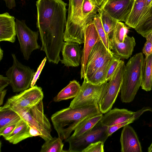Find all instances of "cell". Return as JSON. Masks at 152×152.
I'll return each mask as SVG.
<instances>
[{"label": "cell", "instance_id": "6da1fadb", "mask_svg": "<svg viewBox=\"0 0 152 152\" xmlns=\"http://www.w3.org/2000/svg\"><path fill=\"white\" fill-rule=\"evenodd\" d=\"M62 0H37V27L42 42L40 50L49 62L57 64L66 23V6Z\"/></svg>", "mask_w": 152, "mask_h": 152}, {"label": "cell", "instance_id": "7a4b0ae2", "mask_svg": "<svg viewBox=\"0 0 152 152\" xmlns=\"http://www.w3.org/2000/svg\"><path fill=\"white\" fill-rule=\"evenodd\" d=\"M102 113L95 105L75 108L69 106L54 113L51 120L58 137L63 141L69 138L84 120Z\"/></svg>", "mask_w": 152, "mask_h": 152}, {"label": "cell", "instance_id": "3957f363", "mask_svg": "<svg viewBox=\"0 0 152 152\" xmlns=\"http://www.w3.org/2000/svg\"><path fill=\"white\" fill-rule=\"evenodd\" d=\"M143 59V53H138L131 57L125 65L120 90L123 102H132L141 86Z\"/></svg>", "mask_w": 152, "mask_h": 152}, {"label": "cell", "instance_id": "277c9868", "mask_svg": "<svg viewBox=\"0 0 152 152\" xmlns=\"http://www.w3.org/2000/svg\"><path fill=\"white\" fill-rule=\"evenodd\" d=\"M83 0H69L68 15L64 34V42L84 43L86 26L92 20L83 19L82 7Z\"/></svg>", "mask_w": 152, "mask_h": 152}, {"label": "cell", "instance_id": "5b68a950", "mask_svg": "<svg viewBox=\"0 0 152 152\" xmlns=\"http://www.w3.org/2000/svg\"><path fill=\"white\" fill-rule=\"evenodd\" d=\"M43 97L42 88L34 86L9 98L4 104L0 107V110H11L19 114L42 100Z\"/></svg>", "mask_w": 152, "mask_h": 152}, {"label": "cell", "instance_id": "8992f818", "mask_svg": "<svg viewBox=\"0 0 152 152\" xmlns=\"http://www.w3.org/2000/svg\"><path fill=\"white\" fill-rule=\"evenodd\" d=\"M108 126L103 125L99 121L91 129L78 137L70 136L65 141L69 143L67 152H82L91 144L98 141L104 143L109 136Z\"/></svg>", "mask_w": 152, "mask_h": 152}, {"label": "cell", "instance_id": "52a82bcc", "mask_svg": "<svg viewBox=\"0 0 152 152\" xmlns=\"http://www.w3.org/2000/svg\"><path fill=\"white\" fill-rule=\"evenodd\" d=\"M107 83L106 82L100 85H94L84 78L78 94L72 101L69 106L75 108L95 105L99 107Z\"/></svg>", "mask_w": 152, "mask_h": 152}, {"label": "cell", "instance_id": "ba28073f", "mask_svg": "<svg viewBox=\"0 0 152 152\" xmlns=\"http://www.w3.org/2000/svg\"><path fill=\"white\" fill-rule=\"evenodd\" d=\"M29 125L37 128L41 134L45 141L51 139V125L44 113L42 100L31 107L26 109L19 114Z\"/></svg>", "mask_w": 152, "mask_h": 152}, {"label": "cell", "instance_id": "9c48e42d", "mask_svg": "<svg viewBox=\"0 0 152 152\" xmlns=\"http://www.w3.org/2000/svg\"><path fill=\"white\" fill-rule=\"evenodd\" d=\"M13 64L6 72L14 92H22L29 88L35 73L34 69L20 63L14 54H12Z\"/></svg>", "mask_w": 152, "mask_h": 152}, {"label": "cell", "instance_id": "30bf717a", "mask_svg": "<svg viewBox=\"0 0 152 152\" xmlns=\"http://www.w3.org/2000/svg\"><path fill=\"white\" fill-rule=\"evenodd\" d=\"M125 69L124 62L121 60L111 79L107 83L105 92L99 105L102 114L111 108L120 91Z\"/></svg>", "mask_w": 152, "mask_h": 152}, {"label": "cell", "instance_id": "8fae6325", "mask_svg": "<svg viewBox=\"0 0 152 152\" xmlns=\"http://www.w3.org/2000/svg\"><path fill=\"white\" fill-rule=\"evenodd\" d=\"M16 35L20 50L25 59L28 60L32 52L39 49L37 43L39 32L32 30L26 25L25 20L16 19Z\"/></svg>", "mask_w": 152, "mask_h": 152}, {"label": "cell", "instance_id": "7c38bea8", "mask_svg": "<svg viewBox=\"0 0 152 152\" xmlns=\"http://www.w3.org/2000/svg\"><path fill=\"white\" fill-rule=\"evenodd\" d=\"M114 57L112 52L109 51L101 40H99L94 46L89 55L85 78L87 79L89 78Z\"/></svg>", "mask_w": 152, "mask_h": 152}, {"label": "cell", "instance_id": "4fadbf2b", "mask_svg": "<svg viewBox=\"0 0 152 152\" xmlns=\"http://www.w3.org/2000/svg\"><path fill=\"white\" fill-rule=\"evenodd\" d=\"M134 0H106L100 7L118 21H127Z\"/></svg>", "mask_w": 152, "mask_h": 152}, {"label": "cell", "instance_id": "5bb4252c", "mask_svg": "<svg viewBox=\"0 0 152 152\" xmlns=\"http://www.w3.org/2000/svg\"><path fill=\"white\" fill-rule=\"evenodd\" d=\"M99 40L100 38L93 19L86 24L85 29L84 47L81 63V79L86 77V66L89 55L94 46Z\"/></svg>", "mask_w": 152, "mask_h": 152}, {"label": "cell", "instance_id": "9a60e30c", "mask_svg": "<svg viewBox=\"0 0 152 152\" xmlns=\"http://www.w3.org/2000/svg\"><path fill=\"white\" fill-rule=\"evenodd\" d=\"M79 44L70 42H64L61 50L62 64L66 67H77L81 63L82 51Z\"/></svg>", "mask_w": 152, "mask_h": 152}, {"label": "cell", "instance_id": "2e32d148", "mask_svg": "<svg viewBox=\"0 0 152 152\" xmlns=\"http://www.w3.org/2000/svg\"><path fill=\"white\" fill-rule=\"evenodd\" d=\"M121 152H142V148L137 135L129 124L123 127L120 138Z\"/></svg>", "mask_w": 152, "mask_h": 152}, {"label": "cell", "instance_id": "e0dca14e", "mask_svg": "<svg viewBox=\"0 0 152 152\" xmlns=\"http://www.w3.org/2000/svg\"><path fill=\"white\" fill-rule=\"evenodd\" d=\"M139 111L134 112L126 109L115 108L104 113L100 121L107 126H113L132 118L137 114Z\"/></svg>", "mask_w": 152, "mask_h": 152}, {"label": "cell", "instance_id": "ac0fdd59", "mask_svg": "<svg viewBox=\"0 0 152 152\" xmlns=\"http://www.w3.org/2000/svg\"><path fill=\"white\" fill-rule=\"evenodd\" d=\"M15 18L7 12L0 15V41L14 43L16 33Z\"/></svg>", "mask_w": 152, "mask_h": 152}, {"label": "cell", "instance_id": "d6986e66", "mask_svg": "<svg viewBox=\"0 0 152 152\" xmlns=\"http://www.w3.org/2000/svg\"><path fill=\"white\" fill-rule=\"evenodd\" d=\"M111 50L114 56L120 59H128L132 54L135 45L133 37L127 36L123 42H118L110 39Z\"/></svg>", "mask_w": 152, "mask_h": 152}, {"label": "cell", "instance_id": "ffe728a7", "mask_svg": "<svg viewBox=\"0 0 152 152\" xmlns=\"http://www.w3.org/2000/svg\"><path fill=\"white\" fill-rule=\"evenodd\" d=\"M147 10L146 0H134L132 10L125 24L129 27L135 28Z\"/></svg>", "mask_w": 152, "mask_h": 152}, {"label": "cell", "instance_id": "44dd1931", "mask_svg": "<svg viewBox=\"0 0 152 152\" xmlns=\"http://www.w3.org/2000/svg\"><path fill=\"white\" fill-rule=\"evenodd\" d=\"M28 124L22 118L16 124L13 131L6 140L13 144H17L27 138L32 137L29 133Z\"/></svg>", "mask_w": 152, "mask_h": 152}, {"label": "cell", "instance_id": "7402d4cb", "mask_svg": "<svg viewBox=\"0 0 152 152\" xmlns=\"http://www.w3.org/2000/svg\"><path fill=\"white\" fill-rule=\"evenodd\" d=\"M142 88L147 91L152 88V53L144 58L143 63L141 84Z\"/></svg>", "mask_w": 152, "mask_h": 152}, {"label": "cell", "instance_id": "603a6c76", "mask_svg": "<svg viewBox=\"0 0 152 152\" xmlns=\"http://www.w3.org/2000/svg\"><path fill=\"white\" fill-rule=\"evenodd\" d=\"M81 86L78 82L74 80L60 91L53 98L55 102L74 98L78 94Z\"/></svg>", "mask_w": 152, "mask_h": 152}, {"label": "cell", "instance_id": "cb8c5ba5", "mask_svg": "<svg viewBox=\"0 0 152 152\" xmlns=\"http://www.w3.org/2000/svg\"><path fill=\"white\" fill-rule=\"evenodd\" d=\"M134 29L144 37L152 31V4L144 13Z\"/></svg>", "mask_w": 152, "mask_h": 152}, {"label": "cell", "instance_id": "d4e9b609", "mask_svg": "<svg viewBox=\"0 0 152 152\" xmlns=\"http://www.w3.org/2000/svg\"><path fill=\"white\" fill-rule=\"evenodd\" d=\"M103 114L88 117L84 120L76 127L71 136L78 137L91 129L100 121Z\"/></svg>", "mask_w": 152, "mask_h": 152}, {"label": "cell", "instance_id": "484cf974", "mask_svg": "<svg viewBox=\"0 0 152 152\" xmlns=\"http://www.w3.org/2000/svg\"><path fill=\"white\" fill-rule=\"evenodd\" d=\"M21 119L18 114L11 110H0V130L9 126L17 124Z\"/></svg>", "mask_w": 152, "mask_h": 152}, {"label": "cell", "instance_id": "4316f807", "mask_svg": "<svg viewBox=\"0 0 152 152\" xmlns=\"http://www.w3.org/2000/svg\"><path fill=\"white\" fill-rule=\"evenodd\" d=\"M99 13L103 27L108 37L110 38L118 21L101 8Z\"/></svg>", "mask_w": 152, "mask_h": 152}, {"label": "cell", "instance_id": "83f0119b", "mask_svg": "<svg viewBox=\"0 0 152 152\" xmlns=\"http://www.w3.org/2000/svg\"><path fill=\"white\" fill-rule=\"evenodd\" d=\"M62 140L58 137H52L46 141L42 145L41 152H64Z\"/></svg>", "mask_w": 152, "mask_h": 152}, {"label": "cell", "instance_id": "f1b7e54d", "mask_svg": "<svg viewBox=\"0 0 152 152\" xmlns=\"http://www.w3.org/2000/svg\"><path fill=\"white\" fill-rule=\"evenodd\" d=\"M111 61L99 68L89 78L86 79L87 82L94 85H100L107 82L105 80L106 77L108 67Z\"/></svg>", "mask_w": 152, "mask_h": 152}, {"label": "cell", "instance_id": "f546056e", "mask_svg": "<svg viewBox=\"0 0 152 152\" xmlns=\"http://www.w3.org/2000/svg\"><path fill=\"white\" fill-rule=\"evenodd\" d=\"M93 20L101 41L107 49L110 51L112 52L110 38L107 36L103 27L99 13L96 15Z\"/></svg>", "mask_w": 152, "mask_h": 152}, {"label": "cell", "instance_id": "4dcf8cb0", "mask_svg": "<svg viewBox=\"0 0 152 152\" xmlns=\"http://www.w3.org/2000/svg\"><path fill=\"white\" fill-rule=\"evenodd\" d=\"M129 28L123 23L118 21L110 39L118 42H123Z\"/></svg>", "mask_w": 152, "mask_h": 152}, {"label": "cell", "instance_id": "1f68e13d", "mask_svg": "<svg viewBox=\"0 0 152 152\" xmlns=\"http://www.w3.org/2000/svg\"><path fill=\"white\" fill-rule=\"evenodd\" d=\"M139 110L137 115L127 121L113 126H108L107 133L109 137L120 128L133 122L134 121L138 119L144 112L148 111L152 112V109L150 107H144Z\"/></svg>", "mask_w": 152, "mask_h": 152}, {"label": "cell", "instance_id": "d6a6232c", "mask_svg": "<svg viewBox=\"0 0 152 152\" xmlns=\"http://www.w3.org/2000/svg\"><path fill=\"white\" fill-rule=\"evenodd\" d=\"M121 60L114 57L111 61L107 71L105 79L106 81H109L111 79Z\"/></svg>", "mask_w": 152, "mask_h": 152}, {"label": "cell", "instance_id": "836d02e7", "mask_svg": "<svg viewBox=\"0 0 152 152\" xmlns=\"http://www.w3.org/2000/svg\"><path fill=\"white\" fill-rule=\"evenodd\" d=\"M145 37L146 41L143 48L142 52L147 56L152 53V31L146 34Z\"/></svg>", "mask_w": 152, "mask_h": 152}, {"label": "cell", "instance_id": "e575fe53", "mask_svg": "<svg viewBox=\"0 0 152 152\" xmlns=\"http://www.w3.org/2000/svg\"><path fill=\"white\" fill-rule=\"evenodd\" d=\"M104 143L103 142L100 141L92 143L82 152H104Z\"/></svg>", "mask_w": 152, "mask_h": 152}, {"label": "cell", "instance_id": "d590c367", "mask_svg": "<svg viewBox=\"0 0 152 152\" xmlns=\"http://www.w3.org/2000/svg\"><path fill=\"white\" fill-rule=\"evenodd\" d=\"M47 59V57H45L42 60L41 64L37 68L36 72H35L33 77L31 84L30 87H33L34 86V85H35L38 79L41 71L45 66Z\"/></svg>", "mask_w": 152, "mask_h": 152}, {"label": "cell", "instance_id": "8d00e7d4", "mask_svg": "<svg viewBox=\"0 0 152 152\" xmlns=\"http://www.w3.org/2000/svg\"><path fill=\"white\" fill-rule=\"evenodd\" d=\"M16 124L9 126L0 130V136H2L6 140L12 132L15 127Z\"/></svg>", "mask_w": 152, "mask_h": 152}, {"label": "cell", "instance_id": "74e56055", "mask_svg": "<svg viewBox=\"0 0 152 152\" xmlns=\"http://www.w3.org/2000/svg\"><path fill=\"white\" fill-rule=\"evenodd\" d=\"M10 81L7 77H4L2 75H0V91L4 90V89L9 84Z\"/></svg>", "mask_w": 152, "mask_h": 152}, {"label": "cell", "instance_id": "f35d334b", "mask_svg": "<svg viewBox=\"0 0 152 152\" xmlns=\"http://www.w3.org/2000/svg\"><path fill=\"white\" fill-rule=\"evenodd\" d=\"M30 127L29 133L33 137L39 136L41 137V134L37 128L31 125H29Z\"/></svg>", "mask_w": 152, "mask_h": 152}, {"label": "cell", "instance_id": "ab89813d", "mask_svg": "<svg viewBox=\"0 0 152 152\" xmlns=\"http://www.w3.org/2000/svg\"><path fill=\"white\" fill-rule=\"evenodd\" d=\"M5 3L6 7L9 9H12L16 6L15 0H2Z\"/></svg>", "mask_w": 152, "mask_h": 152}, {"label": "cell", "instance_id": "60d3db41", "mask_svg": "<svg viewBox=\"0 0 152 152\" xmlns=\"http://www.w3.org/2000/svg\"><path fill=\"white\" fill-rule=\"evenodd\" d=\"M7 90H3L0 91V105L3 104L4 97L6 94Z\"/></svg>", "mask_w": 152, "mask_h": 152}, {"label": "cell", "instance_id": "b9f144b4", "mask_svg": "<svg viewBox=\"0 0 152 152\" xmlns=\"http://www.w3.org/2000/svg\"><path fill=\"white\" fill-rule=\"evenodd\" d=\"M106 0H96L97 5L99 7H101Z\"/></svg>", "mask_w": 152, "mask_h": 152}, {"label": "cell", "instance_id": "7bdbcfd3", "mask_svg": "<svg viewBox=\"0 0 152 152\" xmlns=\"http://www.w3.org/2000/svg\"><path fill=\"white\" fill-rule=\"evenodd\" d=\"M147 8L148 9L152 4V0H146Z\"/></svg>", "mask_w": 152, "mask_h": 152}, {"label": "cell", "instance_id": "ee69618b", "mask_svg": "<svg viewBox=\"0 0 152 152\" xmlns=\"http://www.w3.org/2000/svg\"><path fill=\"white\" fill-rule=\"evenodd\" d=\"M3 54V51L1 49V48H0V61H1L2 58Z\"/></svg>", "mask_w": 152, "mask_h": 152}, {"label": "cell", "instance_id": "f6af8a7d", "mask_svg": "<svg viewBox=\"0 0 152 152\" xmlns=\"http://www.w3.org/2000/svg\"><path fill=\"white\" fill-rule=\"evenodd\" d=\"M152 148V142L150 146L148 148V152H150V151Z\"/></svg>", "mask_w": 152, "mask_h": 152}, {"label": "cell", "instance_id": "bcb514c9", "mask_svg": "<svg viewBox=\"0 0 152 152\" xmlns=\"http://www.w3.org/2000/svg\"><path fill=\"white\" fill-rule=\"evenodd\" d=\"M91 0V1L93 2H94V3L95 4H96L97 5L96 3V0Z\"/></svg>", "mask_w": 152, "mask_h": 152}, {"label": "cell", "instance_id": "7dc6e473", "mask_svg": "<svg viewBox=\"0 0 152 152\" xmlns=\"http://www.w3.org/2000/svg\"><path fill=\"white\" fill-rule=\"evenodd\" d=\"M150 152H152V148L151 149L150 151Z\"/></svg>", "mask_w": 152, "mask_h": 152}]
</instances>
